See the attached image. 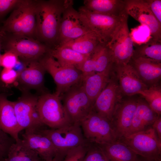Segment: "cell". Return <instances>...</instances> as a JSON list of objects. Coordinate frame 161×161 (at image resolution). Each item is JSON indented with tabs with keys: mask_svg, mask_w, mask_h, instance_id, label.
Wrapping results in <instances>:
<instances>
[{
	"mask_svg": "<svg viewBox=\"0 0 161 161\" xmlns=\"http://www.w3.org/2000/svg\"><path fill=\"white\" fill-rule=\"evenodd\" d=\"M80 124L88 142L101 145L117 140L111 121L93 109Z\"/></svg>",
	"mask_w": 161,
	"mask_h": 161,
	"instance_id": "cell-6",
	"label": "cell"
},
{
	"mask_svg": "<svg viewBox=\"0 0 161 161\" xmlns=\"http://www.w3.org/2000/svg\"><path fill=\"white\" fill-rule=\"evenodd\" d=\"M139 95H141L154 112L158 115H161V87L160 84L149 87Z\"/></svg>",
	"mask_w": 161,
	"mask_h": 161,
	"instance_id": "cell-31",
	"label": "cell"
},
{
	"mask_svg": "<svg viewBox=\"0 0 161 161\" xmlns=\"http://www.w3.org/2000/svg\"><path fill=\"white\" fill-rule=\"evenodd\" d=\"M41 129L25 130L22 139L43 161H52L57 157V150L49 138Z\"/></svg>",
	"mask_w": 161,
	"mask_h": 161,
	"instance_id": "cell-17",
	"label": "cell"
},
{
	"mask_svg": "<svg viewBox=\"0 0 161 161\" xmlns=\"http://www.w3.org/2000/svg\"><path fill=\"white\" fill-rule=\"evenodd\" d=\"M114 73V65L112 63L102 72L83 74L81 85L94 103L97 97L109 82Z\"/></svg>",
	"mask_w": 161,
	"mask_h": 161,
	"instance_id": "cell-20",
	"label": "cell"
},
{
	"mask_svg": "<svg viewBox=\"0 0 161 161\" xmlns=\"http://www.w3.org/2000/svg\"><path fill=\"white\" fill-rule=\"evenodd\" d=\"M37 108L42 123L51 129H56L72 123L61 97L55 93H44L38 97Z\"/></svg>",
	"mask_w": 161,
	"mask_h": 161,
	"instance_id": "cell-7",
	"label": "cell"
},
{
	"mask_svg": "<svg viewBox=\"0 0 161 161\" xmlns=\"http://www.w3.org/2000/svg\"><path fill=\"white\" fill-rule=\"evenodd\" d=\"M38 98L25 92L17 100L13 102L20 131L27 129H44L45 125L41 122L38 110Z\"/></svg>",
	"mask_w": 161,
	"mask_h": 161,
	"instance_id": "cell-11",
	"label": "cell"
},
{
	"mask_svg": "<svg viewBox=\"0 0 161 161\" xmlns=\"http://www.w3.org/2000/svg\"><path fill=\"white\" fill-rule=\"evenodd\" d=\"M152 127L154 129L160 140L161 141V117L159 115L154 123Z\"/></svg>",
	"mask_w": 161,
	"mask_h": 161,
	"instance_id": "cell-39",
	"label": "cell"
},
{
	"mask_svg": "<svg viewBox=\"0 0 161 161\" xmlns=\"http://www.w3.org/2000/svg\"><path fill=\"white\" fill-rule=\"evenodd\" d=\"M2 161H4V160H3Z\"/></svg>",
	"mask_w": 161,
	"mask_h": 161,
	"instance_id": "cell-44",
	"label": "cell"
},
{
	"mask_svg": "<svg viewBox=\"0 0 161 161\" xmlns=\"http://www.w3.org/2000/svg\"><path fill=\"white\" fill-rule=\"evenodd\" d=\"M157 20L161 24V0H143Z\"/></svg>",
	"mask_w": 161,
	"mask_h": 161,
	"instance_id": "cell-37",
	"label": "cell"
},
{
	"mask_svg": "<svg viewBox=\"0 0 161 161\" xmlns=\"http://www.w3.org/2000/svg\"><path fill=\"white\" fill-rule=\"evenodd\" d=\"M15 140L0 128V160L7 155L11 145Z\"/></svg>",
	"mask_w": 161,
	"mask_h": 161,
	"instance_id": "cell-34",
	"label": "cell"
},
{
	"mask_svg": "<svg viewBox=\"0 0 161 161\" xmlns=\"http://www.w3.org/2000/svg\"><path fill=\"white\" fill-rule=\"evenodd\" d=\"M18 72L14 69L3 68L0 74V80L5 85L15 83L18 79Z\"/></svg>",
	"mask_w": 161,
	"mask_h": 161,
	"instance_id": "cell-36",
	"label": "cell"
},
{
	"mask_svg": "<svg viewBox=\"0 0 161 161\" xmlns=\"http://www.w3.org/2000/svg\"><path fill=\"white\" fill-rule=\"evenodd\" d=\"M37 154L31 149L22 139L11 146L4 161H41Z\"/></svg>",
	"mask_w": 161,
	"mask_h": 161,
	"instance_id": "cell-28",
	"label": "cell"
},
{
	"mask_svg": "<svg viewBox=\"0 0 161 161\" xmlns=\"http://www.w3.org/2000/svg\"><path fill=\"white\" fill-rule=\"evenodd\" d=\"M39 61L52 77L56 85L55 93L60 97L82 81L81 71L74 66L61 64L48 52Z\"/></svg>",
	"mask_w": 161,
	"mask_h": 161,
	"instance_id": "cell-2",
	"label": "cell"
},
{
	"mask_svg": "<svg viewBox=\"0 0 161 161\" xmlns=\"http://www.w3.org/2000/svg\"><path fill=\"white\" fill-rule=\"evenodd\" d=\"M101 44L95 34L90 32L57 45L69 48L81 54L90 56Z\"/></svg>",
	"mask_w": 161,
	"mask_h": 161,
	"instance_id": "cell-27",
	"label": "cell"
},
{
	"mask_svg": "<svg viewBox=\"0 0 161 161\" xmlns=\"http://www.w3.org/2000/svg\"><path fill=\"white\" fill-rule=\"evenodd\" d=\"M36 3L21 0L4 23V29L15 36L31 37L35 33Z\"/></svg>",
	"mask_w": 161,
	"mask_h": 161,
	"instance_id": "cell-3",
	"label": "cell"
},
{
	"mask_svg": "<svg viewBox=\"0 0 161 161\" xmlns=\"http://www.w3.org/2000/svg\"><path fill=\"white\" fill-rule=\"evenodd\" d=\"M124 97L116 105L111 121L117 140L126 136L130 128L137 103L138 98Z\"/></svg>",
	"mask_w": 161,
	"mask_h": 161,
	"instance_id": "cell-13",
	"label": "cell"
},
{
	"mask_svg": "<svg viewBox=\"0 0 161 161\" xmlns=\"http://www.w3.org/2000/svg\"><path fill=\"white\" fill-rule=\"evenodd\" d=\"M6 48V51L14 53L26 65L39 61L49 49L45 45L30 37L17 36L8 41Z\"/></svg>",
	"mask_w": 161,
	"mask_h": 161,
	"instance_id": "cell-12",
	"label": "cell"
},
{
	"mask_svg": "<svg viewBox=\"0 0 161 161\" xmlns=\"http://www.w3.org/2000/svg\"><path fill=\"white\" fill-rule=\"evenodd\" d=\"M128 17L127 15L123 18L106 45L110 51L114 65L128 64L133 54L134 43L129 30Z\"/></svg>",
	"mask_w": 161,
	"mask_h": 161,
	"instance_id": "cell-9",
	"label": "cell"
},
{
	"mask_svg": "<svg viewBox=\"0 0 161 161\" xmlns=\"http://www.w3.org/2000/svg\"><path fill=\"white\" fill-rule=\"evenodd\" d=\"M72 5L69 7L63 14L57 45L66 41L72 30L80 21L78 12L73 8Z\"/></svg>",
	"mask_w": 161,
	"mask_h": 161,
	"instance_id": "cell-30",
	"label": "cell"
},
{
	"mask_svg": "<svg viewBox=\"0 0 161 161\" xmlns=\"http://www.w3.org/2000/svg\"><path fill=\"white\" fill-rule=\"evenodd\" d=\"M135 161H157L154 160L149 159L137 154Z\"/></svg>",
	"mask_w": 161,
	"mask_h": 161,
	"instance_id": "cell-40",
	"label": "cell"
},
{
	"mask_svg": "<svg viewBox=\"0 0 161 161\" xmlns=\"http://www.w3.org/2000/svg\"><path fill=\"white\" fill-rule=\"evenodd\" d=\"M113 65L120 90L123 96L131 97L139 94L148 88L129 63Z\"/></svg>",
	"mask_w": 161,
	"mask_h": 161,
	"instance_id": "cell-16",
	"label": "cell"
},
{
	"mask_svg": "<svg viewBox=\"0 0 161 161\" xmlns=\"http://www.w3.org/2000/svg\"><path fill=\"white\" fill-rule=\"evenodd\" d=\"M89 143L69 150L62 161H83L87 152Z\"/></svg>",
	"mask_w": 161,
	"mask_h": 161,
	"instance_id": "cell-33",
	"label": "cell"
},
{
	"mask_svg": "<svg viewBox=\"0 0 161 161\" xmlns=\"http://www.w3.org/2000/svg\"><path fill=\"white\" fill-rule=\"evenodd\" d=\"M21 1L20 0H0V16L14 8Z\"/></svg>",
	"mask_w": 161,
	"mask_h": 161,
	"instance_id": "cell-38",
	"label": "cell"
},
{
	"mask_svg": "<svg viewBox=\"0 0 161 161\" xmlns=\"http://www.w3.org/2000/svg\"><path fill=\"white\" fill-rule=\"evenodd\" d=\"M129 63L148 87L160 84L161 79V62L138 57L131 58Z\"/></svg>",
	"mask_w": 161,
	"mask_h": 161,
	"instance_id": "cell-18",
	"label": "cell"
},
{
	"mask_svg": "<svg viewBox=\"0 0 161 161\" xmlns=\"http://www.w3.org/2000/svg\"><path fill=\"white\" fill-rule=\"evenodd\" d=\"M84 4L88 10L98 13L117 17L127 14L125 0H86Z\"/></svg>",
	"mask_w": 161,
	"mask_h": 161,
	"instance_id": "cell-24",
	"label": "cell"
},
{
	"mask_svg": "<svg viewBox=\"0 0 161 161\" xmlns=\"http://www.w3.org/2000/svg\"><path fill=\"white\" fill-rule=\"evenodd\" d=\"M159 116L143 98H138L137 108L131 125L126 136L151 128Z\"/></svg>",
	"mask_w": 161,
	"mask_h": 161,
	"instance_id": "cell-22",
	"label": "cell"
},
{
	"mask_svg": "<svg viewBox=\"0 0 161 161\" xmlns=\"http://www.w3.org/2000/svg\"><path fill=\"white\" fill-rule=\"evenodd\" d=\"M117 141L126 145L137 155L161 161V141L152 127Z\"/></svg>",
	"mask_w": 161,
	"mask_h": 161,
	"instance_id": "cell-8",
	"label": "cell"
},
{
	"mask_svg": "<svg viewBox=\"0 0 161 161\" xmlns=\"http://www.w3.org/2000/svg\"><path fill=\"white\" fill-rule=\"evenodd\" d=\"M83 24L97 37L102 44L106 45L126 14L120 17L104 15L91 12L83 6L78 11Z\"/></svg>",
	"mask_w": 161,
	"mask_h": 161,
	"instance_id": "cell-4",
	"label": "cell"
},
{
	"mask_svg": "<svg viewBox=\"0 0 161 161\" xmlns=\"http://www.w3.org/2000/svg\"><path fill=\"white\" fill-rule=\"evenodd\" d=\"M18 72L16 83L23 92L30 89L39 90L44 85L46 71L39 61H32Z\"/></svg>",
	"mask_w": 161,
	"mask_h": 161,
	"instance_id": "cell-19",
	"label": "cell"
},
{
	"mask_svg": "<svg viewBox=\"0 0 161 161\" xmlns=\"http://www.w3.org/2000/svg\"><path fill=\"white\" fill-rule=\"evenodd\" d=\"M0 128L15 141L20 138V132L14 110L13 101L0 93Z\"/></svg>",
	"mask_w": 161,
	"mask_h": 161,
	"instance_id": "cell-21",
	"label": "cell"
},
{
	"mask_svg": "<svg viewBox=\"0 0 161 161\" xmlns=\"http://www.w3.org/2000/svg\"><path fill=\"white\" fill-rule=\"evenodd\" d=\"M73 4L69 0L39 1L36 3L35 33L45 42L58 43L63 14Z\"/></svg>",
	"mask_w": 161,
	"mask_h": 161,
	"instance_id": "cell-1",
	"label": "cell"
},
{
	"mask_svg": "<svg viewBox=\"0 0 161 161\" xmlns=\"http://www.w3.org/2000/svg\"><path fill=\"white\" fill-rule=\"evenodd\" d=\"M61 97L63 105L72 123H80L93 109L94 103L85 92L81 83L71 88Z\"/></svg>",
	"mask_w": 161,
	"mask_h": 161,
	"instance_id": "cell-10",
	"label": "cell"
},
{
	"mask_svg": "<svg viewBox=\"0 0 161 161\" xmlns=\"http://www.w3.org/2000/svg\"><path fill=\"white\" fill-rule=\"evenodd\" d=\"M125 9L128 15L148 27L151 38L161 41V24L143 0H125Z\"/></svg>",
	"mask_w": 161,
	"mask_h": 161,
	"instance_id": "cell-14",
	"label": "cell"
},
{
	"mask_svg": "<svg viewBox=\"0 0 161 161\" xmlns=\"http://www.w3.org/2000/svg\"><path fill=\"white\" fill-rule=\"evenodd\" d=\"M2 37H0V58H1V39Z\"/></svg>",
	"mask_w": 161,
	"mask_h": 161,
	"instance_id": "cell-42",
	"label": "cell"
},
{
	"mask_svg": "<svg viewBox=\"0 0 161 161\" xmlns=\"http://www.w3.org/2000/svg\"><path fill=\"white\" fill-rule=\"evenodd\" d=\"M141 57L161 62V41L150 38L134 49L131 58Z\"/></svg>",
	"mask_w": 161,
	"mask_h": 161,
	"instance_id": "cell-29",
	"label": "cell"
},
{
	"mask_svg": "<svg viewBox=\"0 0 161 161\" xmlns=\"http://www.w3.org/2000/svg\"><path fill=\"white\" fill-rule=\"evenodd\" d=\"M123 96L114 72L109 82L95 100L93 109L111 121L116 105Z\"/></svg>",
	"mask_w": 161,
	"mask_h": 161,
	"instance_id": "cell-15",
	"label": "cell"
},
{
	"mask_svg": "<svg viewBox=\"0 0 161 161\" xmlns=\"http://www.w3.org/2000/svg\"><path fill=\"white\" fill-rule=\"evenodd\" d=\"M83 161H109L98 145L89 143L87 152Z\"/></svg>",
	"mask_w": 161,
	"mask_h": 161,
	"instance_id": "cell-32",
	"label": "cell"
},
{
	"mask_svg": "<svg viewBox=\"0 0 161 161\" xmlns=\"http://www.w3.org/2000/svg\"><path fill=\"white\" fill-rule=\"evenodd\" d=\"M41 131L50 140L57 149V158L62 161L67 151L88 142L79 123H72L56 129H42Z\"/></svg>",
	"mask_w": 161,
	"mask_h": 161,
	"instance_id": "cell-5",
	"label": "cell"
},
{
	"mask_svg": "<svg viewBox=\"0 0 161 161\" xmlns=\"http://www.w3.org/2000/svg\"><path fill=\"white\" fill-rule=\"evenodd\" d=\"M4 35V32L3 31H0V37H2Z\"/></svg>",
	"mask_w": 161,
	"mask_h": 161,
	"instance_id": "cell-41",
	"label": "cell"
},
{
	"mask_svg": "<svg viewBox=\"0 0 161 161\" xmlns=\"http://www.w3.org/2000/svg\"><path fill=\"white\" fill-rule=\"evenodd\" d=\"M112 63L110 51L104 44H100L78 69L83 75L102 72Z\"/></svg>",
	"mask_w": 161,
	"mask_h": 161,
	"instance_id": "cell-23",
	"label": "cell"
},
{
	"mask_svg": "<svg viewBox=\"0 0 161 161\" xmlns=\"http://www.w3.org/2000/svg\"><path fill=\"white\" fill-rule=\"evenodd\" d=\"M48 53L61 64L74 66L78 69L90 56L59 45L53 49H49Z\"/></svg>",
	"mask_w": 161,
	"mask_h": 161,
	"instance_id": "cell-26",
	"label": "cell"
},
{
	"mask_svg": "<svg viewBox=\"0 0 161 161\" xmlns=\"http://www.w3.org/2000/svg\"><path fill=\"white\" fill-rule=\"evenodd\" d=\"M98 145L109 161H135L137 156L126 145L118 141Z\"/></svg>",
	"mask_w": 161,
	"mask_h": 161,
	"instance_id": "cell-25",
	"label": "cell"
},
{
	"mask_svg": "<svg viewBox=\"0 0 161 161\" xmlns=\"http://www.w3.org/2000/svg\"><path fill=\"white\" fill-rule=\"evenodd\" d=\"M19 63L18 58L13 52L6 51L1 55L0 58V66L3 68L14 69Z\"/></svg>",
	"mask_w": 161,
	"mask_h": 161,
	"instance_id": "cell-35",
	"label": "cell"
},
{
	"mask_svg": "<svg viewBox=\"0 0 161 161\" xmlns=\"http://www.w3.org/2000/svg\"><path fill=\"white\" fill-rule=\"evenodd\" d=\"M52 161H58V160L57 159V158H56V157H55L54 159V160Z\"/></svg>",
	"mask_w": 161,
	"mask_h": 161,
	"instance_id": "cell-43",
	"label": "cell"
}]
</instances>
